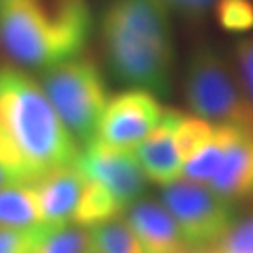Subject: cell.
<instances>
[{
	"instance_id": "6da1fadb",
	"label": "cell",
	"mask_w": 253,
	"mask_h": 253,
	"mask_svg": "<svg viewBox=\"0 0 253 253\" xmlns=\"http://www.w3.org/2000/svg\"><path fill=\"white\" fill-rule=\"evenodd\" d=\"M101 43L118 81L169 92L174 49L169 6L163 0H111L101 19Z\"/></svg>"
},
{
	"instance_id": "7a4b0ae2",
	"label": "cell",
	"mask_w": 253,
	"mask_h": 253,
	"mask_svg": "<svg viewBox=\"0 0 253 253\" xmlns=\"http://www.w3.org/2000/svg\"><path fill=\"white\" fill-rule=\"evenodd\" d=\"M94 28L86 0H2L0 51L28 70H49L83 54Z\"/></svg>"
},
{
	"instance_id": "3957f363",
	"label": "cell",
	"mask_w": 253,
	"mask_h": 253,
	"mask_svg": "<svg viewBox=\"0 0 253 253\" xmlns=\"http://www.w3.org/2000/svg\"><path fill=\"white\" fill-rule=\"evenodd\" d=\"M0 135L23 163L32 184L79 158L77 141L42 84L9 64L0 66Z\"/></svg>"
},
{
	"instance_id": "277c9868",
	"label": "cell",
	"mask_w": 253,
	"mask_h": 253,
	"mask_svg": "<svg viewBox=\"0 0 253 253\" xmlns=\"http://www.w3.org/2000/svg\"><path fill=\"white\" fill-rule=\"evenodd\" d=\"M42 88L77 143L88 145L107 107V83L100 66L79 54L49 68L42 75Z\"/></svg>"
},
{
	"instance_id": "5b68a950",
	"label": "cell",
	"mask_w": 253,
	"mask_h": 253,
	"mask_svg": "<svg viewBox=\"0 0 253 253\" xmlns=\"http://www.w3.org/2000/svg\"><path fill=\"white\" fill-rule=\"evenodd\" d=\"M184 92L195 117L219 126L253 127V103L242 83L210 45H199L191 54Z\"/></svg>"
},
{
	"instance_id": "8992f818",
	"label": "cell",
	"mask_w": 253,
	"mask_h": 253,
	"mask_svg": "<svg viewBox=\"0 0 253 253\" xmlns=\"http://www.w3.org/2000/svg\"><path fill=\"white\" fill-rule=\"evenodd\" d=\"M162 203L190 246H214L235 221L231 201L188 178L163 186Z\"/></svg>"
},
{
	"instance_id": "52a82bcc",
	"label": "cell",
	"mask_w": 253,
	"mask_h": 253,
	"mask_svg": "<svg viewBox=\"0 0 253 253\" xmlns=\"http://www.w3.org/2000/svg\"><path fill=\"white\" fill-rule=\"evenodd\" d=\"M75 163L86 178L103 186L122 208L131 207L145 193L146 174L133 150L115 148L92 139Z\"/></svg>"
},
{
	"instance_id": "ba28073f",
	"label": "cell",
	"mask_w": 253,
	"mask_h": 253,
	"mask_svg": "<svg viewBox=\"0 0 253 253\" xmlns=\"http://www.w3.org/2000/svg\"><path fill=\"white\" fill-rule=\"evenodd\" d=\"M163 113L165 109L152 92L143 88L120 92L109 100L96 139L115 148L131 150L158 126Z\"/></svg>"
},
{
	"instance_id": "9c48e42d",
	"label": "cell",
	"mask_w": 253,
	"mask_h": 253,
	"mask_svg": "<svg viewBox=\"0 0 253 253\" xmlns=\"http://www.w3.org/2000/svg\"><path fill=\"white\" fill-rule=\"evenodd\" d=\"M178 118L180 111L165 109L158 126L133 148L137 162L141 163L146 178L160 186H167L178 180L182 174L184 160L176 141Z\"/></svg>"
},
{
	"instance_id": "30bf717a",
	"label": "cell",
	"mask_w": 253,
	"mask_h": 253,
	"mask_svg": "<svg viewBox=\"0 0 253 253\" xmlns=\"http://www.w3.org/2000/svg\"><path fill=\"white\" fill-rule=\"evenodd\" d=\"M84 184L86 176L77 163L56 167L34 182L43 225L73 223Z\"/></svg>"
},
{
	"instance_id": "8fae6325",
	"label": "cell",
	"mask_w": 253,
	"mask_h": 253,
	"mask_svg": "<svg viewBox=\"0 0 253 253\" xmlns=\"http://www.w3.org/2000/svg\"><path fill=\"white\" fill-rule=\"evenodd\" d=\"M126 219L145 253H176L190 246L163 203L135 201L129 207Z\"/></svg>"
},
{
	"instance_id": "7c38bea8",
	"label": "cell",
	"mask_w": 253,
	"mask_h": 253,
	"mask_svg": "<svg viewBox=\"0 0 253 253\" xmlns=\"http://www.w3.org/2000/svg\"><path fill=\"white\" fill-rule=\"evenodd\" d=\"M208 188L231 203L253 199V127H236L225 158Z\"/></svg>"
},
{
	"instance_id": "4fadbf2b",
	"label": "cell",
	"mask_w": 253,
	"mask_h": 253,
	"mask_svg": "<svg viewBox=\"0 0 253 253\" xmlns=\"http://www.w3.org/2000/svg\"><path fill=\"white\" fill-rule=\"evenodd\" d=\"M43 225L34 184L17 182L0 190V227L36 229Z\"/></svg>"
},
{
	"instance_id": "5bb4252c",
	"label": "cell",
	"mask_w": 253,
	"mask_h": 253,
	"mask_svg": "<svg viewBox=\"0 0 253 253\" xmlns=\"http://www.w3.org/2000/svg\"><path fill=\"white\" fill-rule=\"evenodd\" d=\"M235 131L236 127L214 124L210 137L184 162L182 176L191 182H199V184L208 186L225 158V152L235 137Z\"/></svg>"
},
{
	"instance_id": "9a60e30c",
	"label": "cell",
	"mask_w": 253,
	"mask_h": 253,
	"mask_svg": "<svg viewBox=\"0 0 253 253\" xmlns=\"http://www.w3.org/2000/svg\"><path fill=\"white\" fill-rule=\"evenodd\" d=\"M92 250L88 229L81 225H42L38 227L28 253H86Z\"/></svg>"
},
{
	"instance_id": "2e32d148",
	"label": "cell",
	"mask_w": 253,
	"mask_h": 253,
	"mask_svg": "<svg viewBox=\"0 0 253 253\" xmlns=\"http://www.w3.org/2000/svg\"><path fill=\"white\" fill-rule=\"evenodd\" d=\"M92 248L100 253H145L127 219L113 217L88 227Z\"/></svg>"
},
{
	"instance_id": "e0dca14e",
	"label": "cell",
	"mask_w": 253,
	"mask_h": 253,
	"mask_svg": "<svg viewBox=\"0 0 253 253\" xmlns=\"http://www.w3.org/2000/svg\"><path fill=\"white\" fill-rule=\"evenodd\" d=\"M216 19L229 32H246L253 27V0H216Z\"/></svg>"
},
{
	"instance_id": "ac0fdd59",
	"label": "cell",
	"mask_w": 253,
	"mask_h": 253,
	"mask_svg": "<svg viewBox=\"0 0 253 253\" xmlns=\"http://www.w3.org/2000/svg\"><path fill=\"white\" fill-rule=\"evenodd\" d=\"M214 248L219 253H253V216L235 219Z\"/></svg>"
},
{
	"instance_id": "d6986e66",
	"label": "cell",
	"mask_w": 253,
	"mask_h": 253,
	"mask_svg": "<svg viewBox=\"0 0 253 253\" xmlns=\"http://www.w3.org/2000/svg\"><path fill=\"white\" fill-rule=\"evenodd\" d=\"M17 182L32 184L23 163L19 162L15 152L9 148V145L0 135V190L9 186V184H17Z\"/></svg>"
},
{
	"instance_id": "ffe728a7",
	"label": "cell",
	"mask_w": 253,
	"mask_h": 253,
	"mask_svg": "<svg viewBox=\"0 0 253 253\" xmlns=\"http://www.w3.org/2000/svg\"><path fill=\"white\" fill-rule=\"evenodd\" d=\"M236 75L253 103V36L238 40L235 45Z\"/></svg>"
},
{
	"instance_id": "44dd1931",
	"label": "cell",
	"mask_w": 253,
	"mask_h": 253,
	"mask_svg": "<svg viewBox=\"0 0 253 253\" xmlns=\"http://www.w3.org/2000/svg\"><path fill=\"white\" fill-rule=\"evenodd\" d=\"M42 227V225H40ZM36 229H6L0 227V253H28L36 236Z\"/></svg>"
},
{
	"instance_id": "7402d4cb",
	"label": "cell",
	"mask_w": 253,
	"mask_h": 253,
	"mask_svg": "<svg viewBox=\"0 0 253 253\" xmlns=\"http://www.w3.org/2000/svg\"><path fill=\"white\" fill-rule=\"evenodd\" d=\"M169 9H174L178 11L180 15H186V17H201L208 11V8L212 4H216V0H163Z\"/></svg>"
},
{
	"instance_id": "603a6c76",
	"label": "cell",
	"mask_w": 253,
	"mask_h": 253,
	"mask_svg": "<svg viewBox=\"0 0 253 253\" xmlns=\"http://www.w3.org/2000/svg\"><path fill=\"white\" fill-rule=\"evenodd\" d=\"M176 253H219L214 246H186Z\"/></svg>"
},
{
	"instance_id": "cb8c5ba5",
	"label": "cell",
	"mask_w": 253,
	"mask_h": 253,
	"mask_svg": "<svg viewBox=\"0 0 253 253\" xmlns=\"http://www.w3.org/2000/svg\"><path fill=\"white\" fill-rule=\"evenodd\" d=\"M86 253H100V252H98V250H94V248H92L90 252H86Z\"/></svg>"
},
{
	"instance_id": "d4e9b609",
	"label": "cell",
	"mask_w": 253,
	"mask_h": 253,
	"mask_svg": "<svg viewBox=\"0 0 253 253\" xmlns=\"http://www.w3.org/2000/svg\"><path fill=\"white\" fill-rule=\"evenodd\" d=\"M0 2H2V0H0Z\"/></svg>"
}]
</instances>
